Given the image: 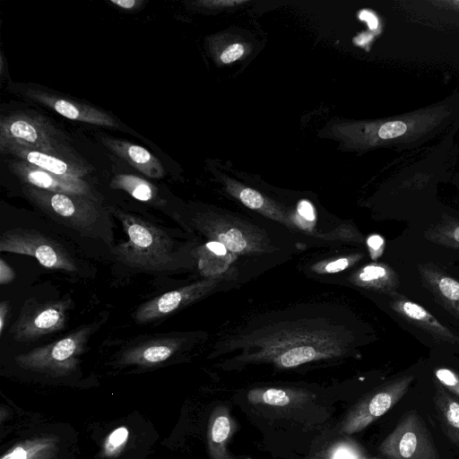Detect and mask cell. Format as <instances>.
Here are the masks:
<instances>
[{"label":"cell","mask_w":459,"mask_h":459,"mask_svg":"<svg viewBox=\"0 0 459 459\" xmlns=\"http://www.w3.org/2000/svg\"><path fill=\"white\" fill-rule=\"evenodd\" d=\"M250 345L255 352L244 354L241 361H269L280 368H292L302 364L342 355L351 342L348 333H342L334 326L279 327L271 333L250 335Z\"/></svg>","instance_id":"cell-1"},{"label":"cell","mask_w":459,"mask_h":459,"mask_svg":"<svg viewBox=\"0 0 459 459\" xmlns=\"http://www.w3.org/2000/svg\"><path fill=\"white\" fill-rule=\"evenodd\" d=\"M111 213L121 222L127 237L112 248L123 264L143 271L169 269L175 263L173 242L168 234L156 225L121 209L109 207Z\"/></svg>","instance_id":"cell-2"},{"label":"cell","mask_w":459,"mask_h":459,"mask_svg":"<svg viewBox=\"0 0 459 459\" xmlns=\"http://www.w3.org/2000/svg\"><path fill=\"white\" fill-rule=\"evenodd\" d=\"M11 143L59 156L82 158L58 127L31 110H14L1 115L0 147Z\"/></svg>","instance_id":"cell-3"},{"label":"cell","mask_w":459,"mask_h":459,"mask_svg":"<svg viewBox=\"0 0 459 459\" xmlns=\"http://www.w3.org/2000/svg\"><path fill=\"white\" fill-rule=\"evenodd\" d=\"M7 89L23 100L37 104L67 119L97 126L117 128L118 130L126 128L111 113L44 85L32 82H9Z\"/></svg>","instance_id":"cell-4"},{"label":"cell","mask_w":459,"mask_h":459,"mask_svg":"<svg viewBox=\"0 0 459 459\" xmlns=\"http://www.w3.org/2000/svg\"><path fill=\"white\" fill-rule=\"evenodd\" d=\"M98 326L97 323L82 325L61 339L17 355L14 360L25 369L55 377L68 375L77 368L79 358Z\"/></svg>","instance_id":"cell-5"},{"label":"cell","mask_w":459,"mask_h":459,"mask_svg":"<svg viewBox=\"0 0 459 459\" xmlns=\"http://www.w3.org/2000/svg\"><path fill=\"white\" fill-rule=\"evenodd\" d=\"M22 192L50 218L81 233H91L102 215L100 204L94 197L50 192L26 185H22Z\"/></svg>","instance_id":"cell-6"},{"label":"cell","mask_w":459,"mask_h":459,"mask_svg":"<svg viewBox=\"0 0 459 459\" xmlns=\"http://www.w3.org/2000/svg\"><path fill=\"white\" fill-rule=\"evenodd\" d=\"M73 305L70 297L45 302L27 299L9 333L15 342H30L58 332L65 327Z\"/></svg>","instance_id":"cell-7"},{"label":"cell","mask_w":459,"mask_h":459,"mask_svg":"<svg viewBox=\"0 0 459 459\" xmlns=\"http://www.w3.org/2000/svg\"><path fill=\"white\" fill-rule=\"evenodd\" d=\"M0 251L33 256L41 265L52 270H77L74 257L64 246L34 230L5 231L0 238Z\"/></svg>","instance_id":"cell-8"},{"label":"cell","mask_w":459,"mask_h":459,"mask_svg":"<svg viewBox=\"0 0 459 459\" xmlns=\"http://www.w3.org/2000/svg\"><path fill=\"white\" fill-rule=\"evenodd\" d=\"M378 451L387 459H440L431 434L415 411L401 419Z\"/></svg>","instance_id":"cell-9"},{"label":"cell","mask_w":459,"mask_h":459,"mask_svg":"<svg viewBox=\"0 0 459 459\" xmlns=\"http://www.w3.org/2000/svg\"><path fill=\"white\" fill-rule=\"evenodd\" d=\"M412 381V376H404L375 389L350 410L340 432L351 435L363 430L393 408L407 393Z\"/></svg>","instance_id":"cell-10"},{"label":"cell","mask_w":459,"mask_h":459,"mask_svg":"<svg viewBox=\"0 0 459 459\" xmlns=\"http://www.w3.org/2000/svg\"><path fill=\"white\" fill-rule=\"evenodd\" d=\"M72 435L56 429L29 430L15 438L1 459H74Z\"/></svg>","instance_id":"cell-11"},{"label":"cell","mask_w":459,"mask_h":459,"mask_svg":"<svg viewBox=\"0 0 459 459\" xmlns=\"http://www.w3.org/2000/svg\"><path fill=\"white\" fill-rule=\"evenodd\" d=\"M220 279L209 278L163 293L142 304L134 312V318L138 324L160 319L209 293Z\"/></svg>","instance_id":"cell-12"},{"label":"cell","mask_w":459,"mask_h":459,"mask_svg":"<svg viewBox=\"0 0 459 459\" xmlns=\"http://www.w3.org/2000/svg\"><path fill=\"white\" fill-rule=\"evenodd\" d=\"M7 166L22 185L50 192L97 198L91 185L82 178L56 175L14 158L7 160Z\"/></svg>","instance_id":"cell-13"},{"label":"cell","mask_w":459,"mask_h":459,"mask_svg":"<svg viewBox=\"0 0 459 459\" xmlns=\"http://www.w3.org/2000/svg\"><path fill=\"white\" fill-rule=\"evenodd\" d=\"M0 152L60 176L82 178L93 170L91 165L83 158L74 159L59 156L18 143L0 147Z\"/></svg>","instance_id":"cell-14"},{"label":"cell","mask_w":459,"mask_h":459,"mask_svg":"<svg viewBox=\"0 0 459 459\" xmlns=\"http://www.w3.org/2000/svg\"><path fill=\"white\" fill-rule=\"evenodd\" d=\"M389 296L390 307L404 320L425 331L438 342L450 344L459 342V338L423 307L395 291Z\"/></svg>","instance_id":"cell-15"},{"label":"cell","mask_w":459,"mask_h":459,"mask_svg":"<svg viewBox=\"0 0 459 459\" xmlns=\"http://www.w3.org/2000/svg\"><path fill=\"white\" fill-rule=\"evenodd\" d=\"M102 144L113 154L124 160L130 166L150 178H161L165 175L160 160L147 149L110 136H102Z\"/></svg>","instance_id":"cell-16"},{"label":"cell","mask_w":459,"mask_h":459,"mask_svg":"<svg viewBox=\"0 0 459 459\" xmlns=\"http://www.w3.org/2000/svg\"><path fill=\"white\" fill-rule=\"evenodd\" d=\"M418 271L423 286L452 316L459 319V281L431 264H420Z\"/></svg>","instance_id":"cell-17"},{"label":"cell","mask_w":459,"mask_h":459,"mask_svg":"<svg viewBox=\"0 0 459 459\" xmlns=\"http://www.w3.org/2000/svg\"><path fill=\"white\" fill-rule=\"evenodd\" d=\"M183 342L184 339L174 337L158 338L141 342L123 353L122 362L139 366L156 365L174 355Z\"/></svg>","instance_id":"cell-18"},{"label":"cell","mask_w":459,"mask_h":459,"mask_svg":"<svg viewBox=\"0 0 459 459\" xmlns=\"http://www.w3.org/2000/svg\"><path fill=\"white\" fill-rule=\"evenodd\" d=\"M235 421L225 406L217 407L208 425V449L212 459H236L228 450V443L235 431Z\"/></svg>","instance_id":"cell-19"},{"label":"cell","mask_w":459,"mask_h":459,"mask_svg":"<svg viewBox=\"0 0 459 459\" xmlns=\"http://www.w3.org/2000/svg\"><path fill=\"white\" fill-rule=\"evenodd\" d=\"M433 401L443 432L459 446V400L439 384L436 385Z\"/></svg>","instance_id":"cell-20"},{"label":"cell","mask_w":459,"mask_h":459,"mask_svg":"<svg viewBox=\"0 0 459 459\" xmlns=\"http://www.w3.org/2000/svg\"><path fill=\"white\" fill-rule=\"evenodd\" d=\"M358 285L385 293L394 292L399 285L396 272L389 265L373 263L362 267L355 275Z\"/></svg>","instance_id":"cell-21"},{"label":"cell","mask_w":459,"mask_h":459,"mask_svg":"<svg viewBox=\"0 0 459 459\" xmlns=\"http://www.w3.org/2000/svg\"><path fill=\"white\" fill-rule=\"evenodd\" d=\"M200 229L222 243L226 248L233 253H247L254 247L245 230L238 226L222 227L219 222L202 219L197 222Z\"/></svg>","instance_id":"cell-22"},{"label":"cell","mask_w":459,"mask_h":459,"mask_svg":"<svg viewBox=\"0 0 459 459\" xmlns=\"http://www.w3.org/2000/svg\"><path fill=\"white\" fill-rule=\"evenodd\" d=\"M110 187L126 192L134 199L144 203H158L157 187L151 182L132 174L116 175L110 181Z\"/></svg>","instance_id":"cell-23"},{"label":"cell","mask_w":459,"mask_h":459,"mask_svg":"<svg viewBox=\"0 0 459 459\" xmlns=\"http://www.w3.org/2000/svg\"><path fill=\"white\" fill-rule=\"evenodd\" d=\"M302 394L291 389L282 388H257L248 393L247 398L252 403L283 406L290 403Z\"/></svg>","instance_id":"cell-24"},{"label":"cell","mask_w":459,"mask_h":459,"mask_svg":"<svg viewBox=\"0 0 459 459\" xmlns=\"http://www.w3.org/2000/svg\"><path fill=\"white\" fill-rule=\"evenodd\" d=\"M424 236L429 240L454 248H459V221H442L428 229Z\"/></svg>","instance_id":"cell-25"},{"label":"cell","mask_w":459,"mask_h":459,"mask_svg":"<svg viewBox=\"0 0 459 459\" xmlns=\"http://www.w3.org/2000/svg\"><path fill=\"white\" fill-rule=\"evenodd\" d=\"M365 456L366 454L359 444L343 438L330 445L314 459H363Z\"/></svg>","instance_id":"cell-26"},{"label":"cell","mask_w":459,"mask_h":459,"mask_svg":"<svg viewBox=\"0 0 459 459\" xmlns=\"http://www.w3.org/2000/svg\"><path fill=\"white\" fill-rule=\"evenodd\" d=\"M437 381L459 399V373L447 368H437L434 370Z\"/></svg>","instance_id":"cell-27"},{"label":"cell","mask_w":459,"mask_h":459,"mask_svg":"<svg viewBox=\"0 0 459 459\" xmlns=\"http://www.w3.org/2000/svg\"><path fill=\"white\" fill-rule=\"evenodd\" d=\"M128 430L125 427H120L113 430L107 438L105 444L106 451L115 453L117 450L121 449L126 444Z\"/></svg>","instance_id":"cell-28"},{"label":"cell","mask_w":459,"mask_h":459,"mask_svg":"<svg viewBox=\"0 0 459 459\" xmlns=\"http://www.w3.org/2000/svg\"><path fill=\"white\" fill-rule=\"evenodd\" d=\"M238 198L246 206L253 210H259L264 204L263 195L249 187L242 188L238 193Z\"/></svg>","instance_id":"cell-29"},{"label":"cell","mask_w":459,"mask_h":459,"mask_svg":"<svg viewBox=\"0 0 459 459\" xmlns=\"http://www.w3.org/2000/svg\"><path fill=\"white\" fill-rule=\"evenodd\" d=\"M244 47L240 43H234L226 48L220 56L224 64H230L240 58L244 54Z\"/></svg>","instance_id":"cell-30"},{"label":"cell","mask_w":459,"mask_h":459,"mask_svg":"<svg viewBox=\"0 0 459 459\" xmlns=\"http://www.w3.org/2000/svg\"><path fill=\"white\" fill-rule=\"evenodd\" d=\"M372 258H377L383 253L385 247L384 238L377 234L371 235L367 240Z\"/></svg>","instance_id":"cell-31"},{"label":"cell","mask_w":459,"mask_h":459,"mask_svg":"<svg viewBox=\"0 0 459 459\" xmlns=\"http://www.w3.org/2000/svg\"><path fill=\"white\" fill-rule=\"evenodd\" d=\"M359 258V255L354 257H343L338 258L334 261L328 263L325 266V271L326 273H337L346 269L353 261L358 260Z\"/></svg>","instance_id":"cell-32"},{"label":"cell","mask_w":459,"mask_h":459,"mask_svg":"<svg viewBox=\"0 0 459 459\" xmlns=\"http://www.w3.org/2000/svg\"><path fill=\"white\" fill-rule=\"evenodd\" d=\"M109 4L124 11L133 12L142 8L145 1L143 0H110Z\"/></svg>","instance_id":"cell-33"},{"label":"cell","mask_w":459,"mask_h":459,"mask_svg":"<svg viewBox=\"0 0 459 459\" xmlns=\"http://www.w3.org/2000/svg\"><path fill=\"white\" fill-rule=\"evenodd\" d=\"M16 277L15 272L3 259H0V284L5 285L11 283Z\"/></svg>","instance_id":"cell-34"},{"label":"cell","mask_w":459,"mask_h":459,"mask_svg":"<svg viewBox=\"0 0 459 459\" xmlns=\"http://www.w3.org/2000/svg\"><path fill=\"white\" fill-rule=\"evenodd\" d=\"M10 314V302L9 300H3L0 303V336L4 333V329L7 323Z\"/></svg>","instance_id":"cell-35"},{"label":"cell","mask_w":459,"mask_h":459,"mask_svg":"<svg viewBox=\"0 0 459 459\" xmlns=\"http://www.w3.org/2000/svg\"><path fill=\"white\" fill-rule=\"evenodd\" d=\"M204 247L208 251L218 256H225L228 254V249L226 247L219 241H209Z\"/></svg>","instance_id":"cell-36"},{"label":"cell","mask_w":459,"mask_h":459,"mask_svg":"<svg viewBox=\"0 0 459 459\" xmlns=\"http://www.w3.org/2000/svg\"><path fill=\"white\" fill-rule=\"evenodd\" d=\"M299 213L306 220L312 221L315 219V213L312 205L307 202L302 201L298 207Z\"/></svg>","instance_id":"cell-37"},{"label":"cell","mask_w":459,"mask_h":459,"mask_svg":"<svg viewBox=\"0 0 459 459\" xmlns=\"http://www.w3.org/2000/svg\"><path fill=\"white\" fill-rule=\"evenodd\" d=\"M245 3V1H201L200 4L212 7H222V5H235Z\"/></svg>","instance_id":"cell-38"},{"label":"cell","mask_w":459,"mask_h":459,"mask_svg":"<svg viewBox=\"0 0 459 459\" xmlns=\"http://www.w3.org/2000/svg\"><path fill=\"white\" fill-rule=\"evenodd\" d=\"M433 4L450 9L455 12H459V0H449V1H433Z\"/></svg>","instance_id":"cell-39"},{"label":"cell","mask_w":459,"mask_h":459,"mask_svg":"<svg viewBox=\"0 0 459 459\" xmlns=\"http://www.w3.org/2000/svg\"><path fill=\"white\" fill-rule=\"evenodd\" d=\"M0 75L2 80H4V78L8 75V67L3 51H1L0 57Z\"/></svg>","instance_id":"cell-40"},{"label":"cell","mask_w":459,"mask_h":459,"mask_svg":"<svg viewBox=\"0 0 459 459\" xmlns=\"http://www.w3.org/2000/svg\"><path fill=\"white\" fill-rule=\"evenodd\" d=\"M363 459H378V458H370V457H368V456L366 455Z\"/></svg>","instance_id":"cell-41"}]
</instances>
